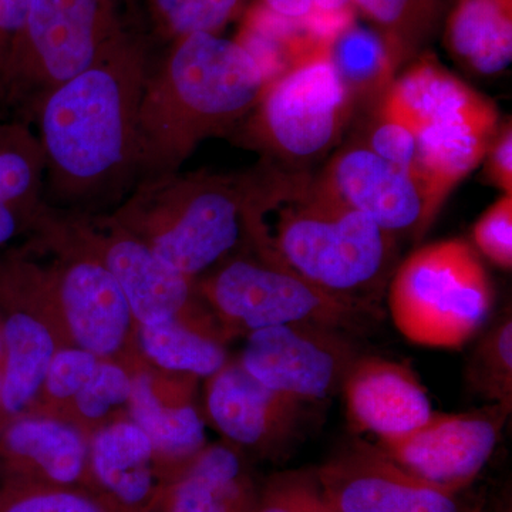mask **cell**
Segmentation results:
<instances>
[{"label": "cell", "instance_id": "obj_2", "mask_svg": "<svg viewBox=\"0 0 512 512\" xmlns=\"http://www.w3.org/2000/svg\"><path fill=\"white\" fill-rule=\"evenodd\" d=\"M247 173L245 241L255 254L325 291L375 305L393 275L396 237L309 171L261 161Z\"/></svg>", "mask_w": 512, "mask_h": 512}, {"label": "cell", "instance_id": "obj_27", "mask_svg": "<svg viewBox=\"0 0 512 512\" xmlns=\"http://www.w3.org/2000/svg\"><path fill=\"white\" fill-rule=\"evenodd\" d=\"M141 346L158 366L194 376H214L225 365V350L214 339L180 325L177 319L143 325Z\"/></svg>", "mask_w": 512, "mask_h": 512}, {"label": "cell", "instance_id": "obj_19", "mask_svg": "<svg viewBox=\"0 0 512 512\" xmlns=\"http://www.w3.org/2000/svg\"><path fill=\"white\" fill-rule=\"evenodd\" d=\"M90 467L96 483L123 512H146L156 500L154 448L134 423L101 430L93 441Z\"/></svg>", "mask_w": 512, "mask_h": 512}, {"label": "cell", "instance_id": "obj_11", "mask_svg": "<svg viewBox=\"0 0 512 512\" xmlns=\"http://www.w3.org/2000/svg\"><path fill=\"white\" fill-rule=\"evenodd\" d=\"M510 413L511 406L498 403L466 413L433 412L416 429L377 439V447L414 476L460 494L493 456Z\"/></svg>", "mask_w": 512, "mask_h": 512}, {"label": "cell", "instance_id": "obj_21", "mask_svg": "<svg viewBox=\"0 0 512 512\" xmlns=\"http://www.w3.org/2000/svg\"><path fill=\"white\" fill-rule=\"evenodd\" d=\"M3 447L12 473L25 477V483L72 488L86 474L82 436L59 421L20 420L10 426Z\"/></svg>", "mask_w": 512, "mask_h": 512}, {"label": "cell", "instance_id": "obj_35", "mask_svg": "<svg viewBox=\"0 0 512 512\" xmlns=\"http://www.w3.org/2000/svg\"><path fill=\"white\" fill-rule=\"evenodd\" d=\"M265 9L281 18L311 22L333 32L353 18L352 0H259Z\"/></svg>", "mask_w": 512, "mask_h": 512}, {"label": "cell", "instance_id": "obj_5", "mask_svg": "<svg viewBox=\"0 0 512 512\" xmlns=\"http://www.w3.org/2000/svg\"><path fill=\"white\" fill-rule=\"evenodd\" d=\"M376 109L416 137L430 228L453 188L484 160L498 128L497 107L426 55L394 79Z\"/></svg>", "mask_w": 512, "mask_h": 512}, {"label": "cell", "instance_id": "obj_26", "mask_svg": "<svg viewBox=\"0 0 512 512\" xmlns=\"http://www.w3.org/2000/svg\"><path fill=\"white\" fill-rule=\"evenodd\" d=\"M454 0H352L382 36L393 69L419 53L447 18Z\"/></svg>", "mask_w": 512, "mask_h": 512}, {"label": "cell", "instance_id": "obj_34", "mask_svg": "<svg viewBox=\"0 0 512 512\" xmlns=\"http://www.w3.org/2000/svg\"><path fill=\"white\" fill-rule=\"evenodd\" d=\"M131 380L119 366L97 365L89 382L76 394L80 412L89 419H99L111 407L119 406L130 399Z\"/></svg>", "mask_w": 512, "mask_h": 512}, {"label": "cell", "instance_id": "obj_15", "mask_svg": "<svg viewBox=\"0 0 512 512\" xmlns=\"http://www.w3.org/2000/svg\"><path fill=\"white\" fill-rule=\"evenodd\" d=\"M211 377L208 413L228 440L266 450L292 443L305 404L268 389L239 363L224 365Z\"/></svg>", "mask_w": 512, "mask_h": 512}, {"label": "cell", "instance_id": "obj_7", "mask_svg": "<svg viewBox=\"0 0 512 512\" xmlns=\"http://www.w3.org/2000/svg\"><path fill=\"white\" fill-rule=\"evenodd\" d=\"M127 28L123 0H33L0 76V107L30 123L47 94L89 69Z\"/></svg>", "mask_w": 512, "mask_h": 512}, {"label": "cell", "instance_id": "obj_9", "mask_svg": "<svg viewBox=\"0 0 512 512\" xmlns=\"http://www.w3.org/2000/svg\"><path fill=\"white\" fill-rule=\"evenodd\" d=\"M224 318L254 330L313 323L360 333L380 318L373 303L342 298L262 256L231 259L204 284Z\"/></svg>", "mask_w": 512, "mask_h": 512}, {"label": "cell", "instance_id": "obj_18", "mask_svg": "<svg viewBox=\"0 0 512 512\" xmlns=\"http://www.w3.org/2000/svg\"><path fill=\"white\" fill-rule=\"evenodd\" d=\"M259 493L234 450L202 448L168 485L165 512H256Z\"/></svg>", "mask_w": 512, "mask_h": 512}, {"label": "cell", "instance_id": "obj_20", "mask_svg": "<svg viewBox=\"0 0 512 512\" xmlns=\"http://www.w3.org/2000/svg\"><path fill=\"white\" fill-rule=\"evenodd\" d=\"M46 156L37 133L22 120L0 121V247L36 222L45 194Z\"/></svg>", "mask_w": 512, "mask_h": 512}, {"label": "cell", "instance_id": "obj_29", "mask_svg": "<svg viewBox=\"0 0 512 512\" xmlns=\"http://www.w3.org/2000/svg\"><path fill=\"white\" fill-rule=\"evenodd\" d=\"M474 392L491 403L512 406V320L504 318L477 346L468 363Z\"/></svg>", "mask_w": 512, "mask_h": 512}, {"label": "cell", "instance_id": "obj_37", "mask_svg": "<svg viewBox=\"0 0 512 512\" xmlns=\"http://www.w3.org/2000/svg\"><path fill=\"white\" fill-rule=\"evenodd\" d=\"M484 158H487L485 170H487L490 181L503 190L504 194H512V126L510 120L497 128Z\"/></svg>", "mask_w": 512, "mask_h": 512}, {"label": "cell", "instance_id": "obj_10", "mask_svg": "<svg viewBox=\"0 0 512 512\" xmlns=\"http://www.w3.org/2000/svg\"><path fill=\"white\" fill-rule=\"evenodd\" d=\"M357 356L349 333L292 323L249 333L239 365L268 389L305 404L338 392Z\"/></svg>", "mask_w": 512, "mask_h": 512}, {"label": "cell", "instance_id": "obj_22", "mask_svg": "<svg viewBox=\"0 0 512 512\" xmlns=\"http://www.w3.org/2000/svg\"><path fill=\"white\" fill-rule=\"evenodd\" d=\"M446 46L471 72L493 76L512 60V0H454Z\"/></svg>", "mask_w": 512, "mask_h": 512}, {"label": "cell", "instance_id": "obj_16", "mask_svg": "<svg viewBox=\"0 0 512 512\" xmlns=\"http://www.w3.org/2000/svg\"><path fill=\"white\" fill-rule=\"evenodd\" d=\"M340 390L353 429L377 439L416 429L433 414L416 373L384 357L357 356Z\"/></svg>", "mask_w": 512, "mask_h": 512}, {"label": "cell", "instance_id": "obj_28", "mask_svg": "<svg viewBox=\"0 0 512 512\" xmlns=\"http://www.w3.org/2000/svg\"><path fill=\"white\" fill-rule=\"evenodd\" d=\"M151 22L168 42L210 33L220 35L232 20L244 15L249 0H146Z\"/></svg>", "mask_w": 512, "mask_h": 512}, {"label": "cell", "instance_id": "obj_3", "mask_svg": "<svg viewBox=\"0 0 512 512\" xmlns=\"http://www.w3.org/2000/svg\"><path fill=\"white\" fill-rule=\"evenodd\" d=\"M238 40L198 33L153 64L138 114V180L177 173L201 143L231 136L268 86Z\"/></svg>", "mask_w": 512, "mask_h": 512}, {"label": "cell", "instance_id": "obj_39", "mask_svg": "<svg viewBox=\"0 0 512 512\" xmlns=\"http://www.w3.org/2000/svg\"><path fill=\"white\" fill-rule=\"evenodd\" d=\"M146 512H148V511H146ZM156 512H165V511L163 510V508H160V510H158Z\"/></svg>", "mask_w": 512, "mask_h": 512}, {"label": "cell", "instance_id": "obj_32", "mask_svg": "<svg viewBox=\"0 0 512 512\" xmlns=\"http://www.w3.org/2000/svg\"><path fill=\"white\" fill-rule=\"evenodd\" d=\"M373 113L360 141L387 163L409 175L423 194V170L416 137L404 124L376 107Z\"/></svg>", "mask_w": 512, "mask_h": 512}, {"label": "cell", "instance_id": "obj_24", "mask_svg": "<svg viewBox=\"0 0 512 512\" xmlns=\"http://www.w3.org/2000/svg\"><path fill=\"white\" fill-rule=\"evenodd\" d=\"M6 367L0 387V406L18 414L28 406L46 380L55 343L45 325L26 312H15L3 328Z\"/></svg>", "mask_w": 512, "mask_h": 512}, {"label": "cell", "instance_id": "obj_4", "mask_svg": "<svg viewBox=\"0 0 512 512\" xmlns=\"http://www.w3.org/2000/svg\"><path fill=\"white\" fill-rule=\"evenodd\" d=\"M247 191V171L143 178L113 220L192 279L245 241Z\"/></svg>", "mask_w": 512, "mask_h": 512}, {"label": "cell", "instance_id": "obj_33", "mask_svg": "<svg viewBox=\"0 0 512 512\" xmlns=\"http://www.w3.org/2000/svg\"><path fill=\"white\" fill-rule=\"evenodd\" d=\"M481 254L510 271L512 266V194H504L481 215L473 228Z\"/></svg>", "mask_w": 512, "mask_h": 512}, {"label": "cell", "instance_id": "obj_12", "mask_svg": "<svg viewBox=\"0 0 512 512\" xmlns=\"http://www.w3.org/2000/svg\"><path fill=\"white\" fill-rule=\"evenodd\" d=\"M316 473L336 512H473L458 494L414 476L362 440L340 447Z\"/></svg>", "mask_w": 512, "mask_h": 512}, {"label": "cell", "instance_id": "obj_38", "mask_svg": "<svg viewBox=\"0 0 512 512\" xmlns=\"http://www.w3.org/2000/svg\"><path fill=\"white\" fill-rule=\"evenodd\" d=\"M33 0H0V76Z\"/></svg>", "mask_w": 512, "mask_h": 512}, {"label": "cell", "instance_id": "obj_8", "mask_svg": "<svg viewBox=\"0 0 512 512\" xmlns=\"http://www.w3.org/2000/svg\"><path fill=\"white\" fill-rule=\"evenodd\" d=\"M387 301L394 326L410 342L460 349L490 315L494 288L473 247L446 239L417 249L394 269Z\"/></svg>", "mask_w": 512, "mask_h": 512}, {"label": "cell", "instance_id": "obj_36", "mask_svg": "<svg viewBox=\"0 0 512 512\" xmlns=\"http://www.w3.org/2000/svg\"><path fill=\"white\" fill-rule=\"evenodd\" d=\"M97 357L84 349H66L53 355L46 375L49 392L59 399L76 396L96 370Z\"/></svg>", "mask_w": 512, "mask_h": 512}, {"label": "cell", "instance_id": "obj_6", "mask_svg": "<svg viewBox=\"0 0 512 512\" xmlns=\"http://www.w3.org/2000/svg\"><path fill=\"white\" fill-rule=\"evenodd\" d=\"M329 37L272 80L231 134L279 170L308 171L338 146L355 113L330 62Z\"/></svg>", "mask_w": 512, "mask_h": 512}, {"label": "cell", "instance_id": "obj_13", "mask_svg": "<svg viewBox=\"0 0 512 512\" xmlns=\"http://www.w3.org/2000/svg\"><path fill=\"white\" fill-rule=\"evenodd\" d=\"M50 218L109 269L126 296L131 315L141 325L175 319L190 302L192 279L167 264L113 217L109 218L113 231L100 237L83 217H72L66 222L55 215Z\"/></svg>", "mask_w": 512, "mask_h": 512}, {"label": "cell", "instance_id": "obj_31", "mask_svg": "<svg viewBox=\"0 0 512 512\" xmlns=\"http://www.w3.org/2000/svg\"><path fill=\"white\" fill-rule=\"evenodd\" d=\"M0 512H110L90 495L69 487L13 481L0 488Z\"/></svg>", "mask_w": 512, "mask_h": 512}, {"label": "cell", "instance_id": "obj_17", "mask_svg": "<svg viewBox=\"0 0 512 512\" xmlns=\"http://www.w3.org/2000/svg\"><path fill=\"white\" fill-rule=\"evenodd\" d=\"M57 293L74 339L93 355L116 352L126 338L131 311L103 262L89 252L73 259L56 279Z\"/></svg>", "mask_w": 512, "mask_h": 512}, {"label": "cell", "instance_id": "obj_1", "mask_svg": "<svg viewBox=\"0 0 512 512\" xmlns=\"http://www.w3.org/2000/svg\"><path fill=\"white\" fill-rule=\"evenodd\" d=\"M151 66L146 40L127 28L89 69L42 100L32 121L45 150V194L83 207L131 191Z\"/></svg>", "mask_w": 512, "mask_h": 512}, {"label": "cell", "instance_id": "obj_30", "mask_svg": "<svg viewBox=\"0 0 512 512\" xmlns=\"http://www.w3.org/2000/svg\"><path fill=\"white\" fill-rule=\"evenodd\" d=\"M256 512H336L326 497L316 468L291 470L269 478Z\"/></svg>", "mask_w": 512, "mask_h": 512}, {"label": "cell", "instance_id": "obj_14", "mask_svg": "<svg viewBox=\"0 0 512 512\" xmlns=\"http://www.w3.org/2000/svg\"><path fill=\"white\" fill-rule=\"evenodd\" d=\"M315 177L394 237L407 232L420 238L429 229L426 202L416 183L360 140L339 148Z\"/></svg>", "mask_w": 512, "mask_h": 512}, {"label": "cell", "instance_id": "obj_25", "mask_svg": "<svg viewBox=\"0 0 512 512\" xmlns=\"http://www.w3.org/2000/svg\"><path fill=\"white\" fill-rule=\"evenodd\" d=\"M131 414L146 433L154 451L171 463L185 467L204 448L205 430L200 414L190 404L168 407L160 403L148 376L131 382Z\"/></svg>", "mask_w": 512, "mask_h": 512}, {"label": "cell", "instance_id": "obj_23", "mask_svg": "<svg viewBox=\"0 0 512 512\" xmlns=\"http://www.w3.org/2000/svg\"><path fill=\"white\" fill-rule=\"evenodd\" d=\"M329 57L355 109H373L396 79L382 36L350 19L329 37Z\"/></svg>", "mask_w": 512, "mask_h": 512}]
</instances>
